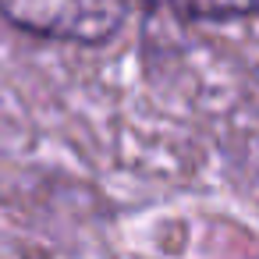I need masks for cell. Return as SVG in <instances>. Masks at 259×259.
I'll list each match as a JSON object with an SVG mask.
<instances>
[{
    "label": "cell",
    "instance_id": "cell-2",
    "mask_svg": "<svg viewBox=\"0 0 259 259\" xmlns=\"http://www.w3.org/2000/svg\"><path fill=\"white\" fill-rule=\"evenodd\" d=\"M153 4L199 22H227V18H248L259 15V0H153Z\"/></svg>",
    "mask_w": 259,
    "mask_h": 259
},
{
    "label": "cell",
    "instance_id": "cell-1",
    "mask_svg": "<svg viewBox=\"0 0 259 259\" xmlns=\"http://www.w3.org/2000/svg\"><path fill=\"white\" fill-rule=\"evenodd\" d=\"M135 11V0H0L15 29L61 43H107Z\"/></svg>",
    "mask_w": 259,
    "mask_h": 259
}]
</instances>
